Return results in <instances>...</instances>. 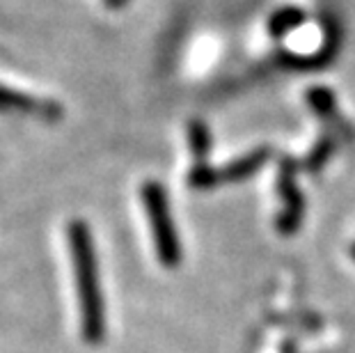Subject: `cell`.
Listing matches in <instances>:
<instances>
[{
    "instance_id": "cell-1",
    "label": "cell",
    "mask_w": 355,
    "mask_h": 353,
    "mask_svg": "<svg viewBox=\"0 0 355 353\" xmlns=\"http://www.w3.org/2000/svg\"><path fill=\"white\" fill-rule=\"evenodd\" d=\"M67 241H69L73 277H76L83 340L89 344H99L105 337V303L99 282L94 236L89 225L80 218H73L67 225Z\"/></svg>"
},
{
    "instance_id": "cell-2",
    "label": "cell",
    "mask_w": 355,
    "mask_h": 353,
    "mask_svg": "<svg viewBox=\"0 0 355 353\" xmlns=\"http://www.w3.org/2000/svg\"><path fill=\"white\" fill-rule=\"evenodd\" d=\"M140 198H142V205H145V214L149 221V230H152V236H154L158 261H161L165 268H179L184 250H181V239H179L175 218H172V212H170V200H168V193L163 189V184L149 179V182L142 184Z\"/></svg>"
},
{
    "instance_id": "cell-3",
    "label": "cell",
    "mask_w": 355,
    "mask_h": 353,
    "mask_svg": "<svg viewBox=\"0 0 355 353\" xmlns=\"http://www.w3.org/2000/svg\"><path fill=\"white\" fill-rule=\"evenodd\" d=\"M298 161L291 159V156H284L279 161V170H277V193L282 198V212L277 214L275 227L282 236H291L296 234L303 225V216H305V195L300 193L296 175H298Z\"/></svg>"
},
{
    "instance_id": "cell-4",
    "label": "cell",
    "mask_w": 355,
    "mask_h": 353,
    "mask_svg": "<svg viewBox=\"0 0 355 353\" xmlns=\"http://www.w3.org/2000/svg\"><path fill=\"white\" fill-rule=\"evenodd\" d=\"M0 112H19L42 122L55 124L64 119V108L53 99H42V96L26 94L21 89L0 85Z\"/></svg>"
},
{
    "instance_id": "cell-5",
    "label": "cell",
    "mask_w": 355,
    "mask_h": 353,
    "mask_svg": "<svg viewBox=\"0 0 355 353\" xmlns=\"http://www.w3.org/2000/svg\"><path fill=\"white\" fill-rule=\"evenodd\" d=\"M270 159V149L268 147H257L252 152H248L243 156H239L236 161H232L220 168V182L223 184H239L245 179L254 177L259 172L266 161Z\"/></svg>"
},
{
    "instance_id": "cell-6",
    "label": "cell",
    "mask_w": 355,
    "mask_h": 353,
    "mask_svg": "<svg viewBox=\"0 0 355 353\" xmlns=\"http://www.w3.org/2000/svg\"><path fill=\"white\" fill-rule=\"evenodd\" d=\"M307 103H309V108H312L316 115L323 119V122L332 124L335 129H344L346 138H353V133H351L353 129L344 122V117L337 112V101H335V94H332L330 87H321V85L309 87L307 89Z\"/></svg>"
},
{
    "instance_id": "cell-7",
    "label": "cell",
    "mask_w": 355,
    "mask_h": 353,
    "mask_svg": "<svg viewBox=\"0 0 355 353\" xmlns=\"http://www.w3.org/2000/svg\"><path fill=\"white\" fill-rule=\"evenodd\" d=\"M305 12L300 7H279L277 12L270 14L268 19V33L273 40H282L284 35L293 33L296 28H300L305 24Z\"/></svg>"
},
{
    "instance_id": "cell-8",
    "label": "cell",
    "mask_w": 355,
    "mask_h": 353,
    "mask_svg": "<svg viewBox=\"0 0 355 353\" xmlns=\"http://www.w3.org/2000/svg\"><path fill=\"white\" fill-rule=\"evenodd\" d=\"M211 145H214V138H211V129L207 122L202 119H193L188 124V147H191V154L195 156L198 163H207Z\"/></svg>"
},
{
    "instance_id": "cell-9",
    "label": "cell",
    "mask_w": 355,
    "mask_h": 353,
    "mask_svg": "<svg viewBox=\"0 0 355 353\" xmlns=\"http://www.w3.org/2000/svg\"><path fill=\"white\" fill-rule=\"evenodd\" d=\"M335 149H337L335 138H332L330 133H323V136H321L319 140H316V145L312 147V152H309V154L305 156L303 170L309 172V175H319V172L328 165V161L332 159Z\"/></svg>"
},
{
    "instance_id": "cell-10",
    "label": "cell",
    "mask_w": 355,
    "mask_h": 353,
    "mask_svg": "<svg viewBox=\"0 0 355 353\" xmlns=\"http://www.w3.org/2000/svg\"><path fill=\"white\" fill-rule=\"evenodd\" d=\"M220 168H211L207 163H198L188 172V186L193 191H211L220 186Z\"/></svg>"
},
{
    "instance_id": "cell-11",
    "label": "cell",
    "mask_w": 355,
    "mask_h": 353,
    "mask_svg": "<svg viewBox=\"0 0 355 353\" xmlns=\"http://www.w3.org/2000/svg\"><path fill=\"white\" fill-rule=\"evenodd\" d=\"M103 3L108 10H122V7L128 5V0H103Z\"/></svg>"
},
{
    "instance_id": "cell-12",
    "label": "cell",
    "mask_w": 355,
    "mask_h": 353,
    "mask_svg": "<svg viewBox=\"0 0 355 353\" xmlns=\"http://www.w3.org/2000/svg\"><path fill=\"white\" fill-rule=\"evenodd\" d=\"M351 257H353V259H355V243H353V246H351Z\"/></svg>"
}]
</instances>
